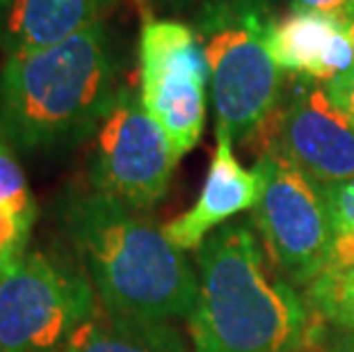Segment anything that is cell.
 <instances>
[{"label":"cell","mask_w":354,"mask_h":352,"mask_svg":"<svg viewBox=\"0 0 354 352\" xmlns=\"http://www.w3.org/2000/svg\"><path fill=\"white\" fill-rule=\"evenodd\" d=\"M62 229L103 309L117 316L190 323L199 272L162 227L99 190L71 192Z\"/></svg>","instance_id":"1"},{"label":"cell","mask_w":354,"mask_h":352,"mask_svg":"<svg viewBox=\"0 0 354 352\" xmlns=\"http://www.w3.org/2000/svg\"><path fill=\"white\" fill-rule=\"evenodd\" d=\"M194 352H302L311 318L297 286L261 250L247 222H227L197 250Z\"/></svg>","instance_id":"2"},{"label":"cell","mask_w":354,"mask_h":352,"mask_svg":"<svg viewBox=\"0 0 354 352\" xmlns=\"http://www.w3.org/2000/svg\"><path fill=\"white\" fill-rule=\"evenodd\" d=\"M105 24L53 46L7 55L0 66V140L48 151L94 136L119 92Z\"/></svg>","instance_id":"3"},{"label":"cell","mask_w":354,"mask_h":352,"mask_svg":"<svg viewBox=\"0 0 354 352\" xmlns=\"http://www.w3.org/2000/svg\"><path fill=\"white\" fill-rule=\"evenodd\" d=\"M270 26L263 0H213L199 21L217 126L233 142L254 138L283 96V73L268 48Z\"/></svg>","instance_id":"4"},{"label":"cell","mask_w":354,"mask_h":352,"mask_svg":"<svg viewBox=\"0 0 354 352\" xmlns=\"http://www.w3.org/2000/svg\"><path fill=\"white\" fill-rule=\"evenodd\" d=\"M99 304L80 266L26 252L0 277V352H62Z\"/></svg>","instance_id":"5"},{"label":"cell","mask_w":354,"mask_h":352,"mask_svg":"<svg viewBox=\"0 0 354 352\" xmlns=\"http://www.w3.org/2000/svg\"><path fill=\"white\" fill-rule=\"evenodd\" d=\"M178 156L142 96L119 87L108 115L94 133L89 163L92 188L147 213L169 192Z\"/></svg>","instance_id":"6"},{"label":"cell","mask_w":354,"mask_h":352,"mask_svg":"<svg viewBox=\"0 0 354 352\" xmlns=\"http://www.w3.org/2000/svg\"><path fill=\"white\" fill-rule=\"evenodd\" d=\"M263 185L252 220L268 257L292 286H308L325 272L329 257V213L320 183L295 165L263 151L256 160Z\"/></svg>","instance_id":"7"},{"label":"cell","mask_w":354,"mask_h":352,"mask_svg":"<svg viewBox=\"0 0 354 352\" xmlns=\"http://www.w3.org/2000/svg\"><path fill=\"white\" fill-rule=\"evenodd\" d=\"M208 62L197 30L147 19L140 33V96L176 156L197 147L206 124Z\"/></svg>","instance_id":"8"},{"label":"cell","mask_w":354,"mask_h":352,"mask_svg":"<svg viewBox=\"0 0 354 352\" xmlns=\"http://www.w3.org/2000/svg\"><path fill=\"white\" fill-rule=\"evenodd\" d=\"M256 136L263 151L295 165L315 183L354 178V124L320 82L295 78Z\"/></svg>","instance_id":"9"},{"label":"cell","mask_w":354,"mask_h":352,"mask_svg":"<svg viewBox=\"0 0 354 352\" xmlns=\"http://www.w3.org/2000/svg\"><path fill=\"white\" fill-rule=\"evenodd\" d=\"M261 172L259 167L245 169L233 154V140L224 129H215V151L210 160L206 181L192 208L180 213L162 227L169 243L180 252L199 250L201 243L227 224L233 215L250 211L256 206L261 194Z\"/></svg>","instance_id":"10"},{"label":"cell","mask_w":354,"mask_h":352,"mask_svg":"<svg viewBox=\"0 0 354 352\" xmlns=\"http://www.w3.org/2000/svg\"><path fill=\"white\" fill-rule=\"evenodd\" d=\"M268 48L283 76L327 85L354 66V46L341 21L315 12H292L272 21Z\"/></svg>","instance_id":"11"},{"label":"cell","mask_w":354,"mask_h":352,"mask_svg":"<svg viewBox=\"0 0 354 352\" xmlns=\"http://www.w3.org/2000/svg\"><path fill=\"white\" fill-rule=\"evenodd\" d=\"M117 0H10L0 28L5 53L53 46L103 24Z\"/></svg>","instance_id":"12"},{"label":"cell","mask_w":354,"mask_h":352,"mask_svg":"<svg viewBox=\"0 0 354 352\" xmlns=\"http://www.w3.org/2000/svg\"><path fill=\"white\" fill-rule=\"evenodd\" d=\"M62 352H194L176 323L138 320L99 309Z\"/></svg>","instance_id":"13"},{"label":"cell","mask_w":354,"mask_h":352,"mask_svg":"<svg viewBox=\"0 0 354 352\" xmlns=\"http://www.w3.org/2000/svg\"><path fill=\"white\" fill-rule=\"evenodd\" d=\"M37 220V201L14 149L0 140V275L28 252Z\"/></svg>","instance_id":"14"},{"label":"cell","mask_w":354,"mask_h":352,"mask_svg":"<svg viewBox=\"0 0 354 352\" xmlns=\"http://www.w3.org/2000/svg\"><path fill=\"white\" fill-rule=\"evenodd\" d=\"M311 327L354 329V268L329 270L304 288Z\"/></svg>","instance_id":"15"},{"label":"cell","mask_w":354,"mask_h":352,"mask_svg":"<svg viewBox=\"0 0 354 352\" xmlns=\"http://www.w3.org/2000/svg\"><path fill=\"white\" fill-rule=\"evenodd\" d=\"M329 213V257L325 272L354 268V178L320 185Z\"/></svg>","instance_id":"16"},{"label":"cell","mask_w":354,"mask_h":352,"mask_svg":"<svg viewBox=\"0 0 354 352\" xmlns=\"http://www.w3.org/2000/svg\"><path fill=\"white\" fill-rule=\"evenodd\" d=\"M292 12L325 14L341 24H354V0H290Z\"/></svg>","instance_id":"17"},{"label":"cell","mask_w":354,"mask_h":352,"mask_svg":"<svg viewBox=\"0 0 354 352\" xmlns=\"http://www.w3.org/2000/svg\"><path fill=\"white\" fill-rule=\"evenodd\" d=\"M308 346L320 348V352H354V329L311 327Z\"/></svg>","instance_id":"18"},{"label":"cell","mask_w":354,"mask_h":352,"mask_svg":"<svg viewBox=\"0 0 354 352\" xmlns=\"http://www.w3.org/2000/svg\"><path fill=\"white\" fill-rule=\"evenodd\" d=\"M325 89H327L329 99L334 101L336 106L348 115L350 122L354 124V66L350 71H345L343 76L329 80L325 85Z\"/></svg>","instance_id":"19"},{"label":"cell","mask_w":354,"mask_h":352,"mask_svg":"<svg viewBox=\"0 0 354 352\" xmlns=\"http://www.w3.org/2000/svg\"><path fill=\"white\" fill-rule=\"evenodd\" d=\"M7 7H10V0H0V28H3V19H5Z\"/></svg>","instance_id":"20"},{"label":"cell","mask_w":354,"mask_h":352,"mask_svg":"<svg viewBox=\"0 0 354 352\" xmlns=\"http://www.w3.org/2000/svg\"><path fill=\"white\" fill-rule=\"evenodd\" d=\"M345 30H348V37H350L352 46H354V24H345Z\"/></svg>","instance_id":"21"},{"label":"cell","mask_w":354,"mask_h":352,"mask_svg":"<svg viewBox=\"0 0 354 352\" xmlns=\"http://www.w3.org/2000/svg\"><path fill=\"white\" fill-rule=\"evenodd\" d=\"M0 277H3V275H0Z\"/></svg>","instance_id":"22"}]
</instances>
